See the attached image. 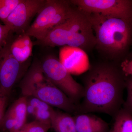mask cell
<instances>
[{"label":"cell","instance_id":"obj_1","mask_svg":"<svg viewBox=\"0 0 132 132\" xmlns=\"http://www.w3.org/2000/svg\"><path fill=\"white\" fill-rule=\"evenodd\" d=\"M126 78L120 64L105 61L90 65L82 77L84 95L78 113H100L114 118L124 102Z\"/></svg>","mask_w":132,"mask_h":132},{"label":"cell","instance_id":"obj_2","mask_svg":"<svg viewBox=\"0 0 132 132\" xmlns=\"http://www.w3.org/2000/svg\"><path fill=\"white\" fill-rule=\"evenodd\" d=\"M88 14L96 39L95 48L107 59L121 64L127 59L131 48L132 20Z\"/></svg>","mask_w":132,"mask_h":132},{"label":"cell","instance_id":"obj_3","mask_svg":"<svg viewBox=\"0 0 132 132\" xmlns=\"http://www.w3.org/2000/svg\"><path fill=\"white\" fill-rule=\"evenodd\" d=\"M74 6L63 22L36 43L44 46H67L85 52H91L95 48L96 39L89 14Z\"/></svg>","mask_w":132,"mask_h":132},{"label":"cell","instance_id":"obj_4","mask_svg":"<svg viewBox=\"0 0 132 132\" xmlns=\"http://www.w3.org/2000/svg\"><path fill=\"white\" fill-rule=\"evenodd\" d=\"M73 7L70 1L46 0L26 34L41 41L53 28L65 20Z\"/></svg>","mask_w":132,"mask_h":132},{"label":"cell","instance_id":"obj_5","mask_svg":"<svg viewBox=\"0 0 132 132\" xmlns=\"http://www.w3.org/2000/svg\"><path fill=\"white\" fill-rule=\"evenodd\" d=\"M41 64L43 71L48 80L79 106V102L84 95V88L82 85L73 79L59 59L53 55H49Z\"/></svg>","mask_w":132,"mask_h":132},{"label":"cell","instance_id":"obj_6","mask_svg":"<svg viewBox=\"0 0 132 132\" xmlns=\"http://www.w3.org/2000/svg\"><path fill=\"white\" fill-rule=\"evenodd\" d=\"M72 5L87 13L100 14L132 20V0H71Z\"/></svg>","mask_w":132,"mask_h":132},{"label":"cell","instance_id":"obj_7","mask_svg":"<svg viewBox=\"0 0 132 132\" xmlns=\"http://www.w3.org/2000/svg\"><path fill=\"white\" fill-rule=\"evenodd\" d=\"M46 0H21L3 23L10 28L12 33H26L34 16L40 11Z\"/></svg>","mask_w":132,"mask_h":132},{"label":"cell","instance_id":"obj_8","mask_svg":"<svg viewBox=\"0 0 132 132\" xmlns=\"http://www.w3.org/2000/svg\"><path fill=\"white\" fill-rule=\"evenodd\" d=\"M36 97L50 106L57 108L68 113H78V106L47 79L36 86L30 92L28 97Z\"/></svg>","mask_w":132,"mask_h":132},{"label":"cell","instance_id":"obj_9","mask_svg":"<svg viewBox=\"0 0 132 132\" xmlns=\"http://www.w3.org/2000/svg\"><path fill=\"white\" fill-rule=\"evenodd\" d=\"M10 42L0 61V88L9 96L21 73L22 64L15 59L10 51Z\"/></svg>","mask_w":132,"mask_h":132},{"label":"cell","instance_id":"obj_10","mask_svg":"<svg viewBox=\"0 0 132 132\" xmlns=\"http://www.w3.org/2000/svg\"><path fill=\"white\" fill-rule=\"evenodd\" d=\"M82 51L77 48L67 46L60 50L59 60L71 75L83 74L90 68L87 61L81 57Z\"/></svg>","mask_w":132,"mask_h":132},{"label":"cell","instance_id":"obj_11","mask_svg":"<svg viewBox=\"0 0 132 132\" xmlns=\"http://www.w3.org/2000/svg\"><path fill=\"white\" fill-rule=\"evenodd\" d=\"M77 132H108V123L100 118L89 113L78 114L73 116Z\"/></svg>","mask_w":132,"mask_h":132},{"label":"cell","instance_id":"obj_12","mask_svg":"<svg viewBox=\"0 0 132 132\" xmlns=\"http://www.w3.org/2000/svg\"><path fill=\"white\" fill-rule=\"evenodd\" d=\"M46 79L43 71L41 62H35L20 83L22 94L23 96L28 97L30 92L36 86Z\"/></svg>","mask_w":132,"mask_h":132},{"label":"cell","instance_id":"obj_13","mask_svg":"<svg viewBox=\"0 0 132 132\" xmlns=\"http://www.w3.org/2000/svg\"><path fill=\"white\" fill-rule=\"evenodd\" d=\"M33 46L30 36L26 33L21 34L12 41L10 46V52L17 61L23 63L32 55Z\"/></svg>","mask_w":132,"mask_h":132},{"label":"cell","instance_id":"obj_14","mask_svg":"<svg viewBox=\"0 0 132 132\" xmlns=\"http://www.w3.org/2000/svg\"><path fill=\"white\" fill-rule=\"evenodd\" d=\"M51 126L55 132H77L73 116L67 112L55 111Z\"/></svg>","mask_w":132,"mask_h":132},{"label":"cell","instance_id":"obj_15","mask_svg":"<svg viewBox=\"0 0 132 132\" xmlns=\"http://www.w3.org/2000/svg\"><path fill=\"white\" fill-rule=\"evenodd\" d=\"M27 98L22 96L16 100L9 109L13 114L17 120V125L12 131L21 130L27 123Z\"/></svg>","mask_w":132,"mask_h":132},{"label":"cell","instance_id":"obj_16","mask_svg":"<svg viewBox=\"0 0 132 132\" xmlns=\"http://www.w3.org/2000/svg\"><path fill=\"white\" fill-rule=\"evenodd\" d=\"M112 132H132V115L122 108L114 118Z\"/></svg>","mask_w":132,"mask_h":132},{"label":"cell","instance_id":"obj_17","mask_svg":"<svg viewBox=\"0 0 132 132\" xmlns=\"http://www.w3.org/2000/svg\"><path fill=\"white\" fill-rule=\"evenodd\" d=\"M21 0H0V20L3 22Z\"/></svg>","mask_w":132,"mask_h":132},{"label":"cell","instance_id":"obj_18","mask_svg":"<svg viewBox=\"0 0 132 132\" xmlns=\"http://www.w3.org/2000/svg\"><path fill=\"white\" fill-rule=\"evenodd\" d=\"M51 128V124L35 120L26 123L21 130L25 132H47Z\"/></svg>","mask_w":132,"mask_h":132},{"label":"cell","instance_id":"obj_19","mask_svg":"<svg viewBox=\"0 0 132 132\" xmlns=\"http://www.w3.org/2000/svg\"><path fill=\"white\" fill-rule=\"evenodd\" d=\"M17 125V120L13 114L9 109L6 112L3 120L1 131H11Z\"/></svg>","mask_w":132,"mask_h":132},{"label":"cell","instance_id":"obj_20","mask_svg":"<svg viewBox=\"0 0 132 132\" xmlns=\"http://www.w3.org/2000/svg\"><path fill=\"white\" fill-rule=\"evenodd\" d=\"M126 89L127 91V97L124 101L123 108L126 109L132 115V77L127 76Z\"/></svg>","mask_w":132,"mask_h":132},{"label":"cell","instance_id":"obj_21","mask_svg":"<svg viewBox=\"0 0 132 132\" xmlns=\"http://www.w3.org/2000/svg\"><path fill=\"white\" fill-rule=\"evenodd\" d=\"M55 111L53 109L50 110H36L34 116L36 120L51 125L52 116Z\"/></svg>","mask_w":132,"mask_h":132},{"label":"cell","instance_id":"obj_22","mask_svg":"<svg viewBox=\"0 0 132 132\" xmlns=\"http://www.w3.org/2000/svg\"><path fill=\"white\" fill-rule=\"evenodd\" d=\"M12 33L8 26L0 24V50L3 49L10 41L9 37Z\"/></svg>","mask_w":132,"mask_h":132},{"label":"cell","instance_id":"obj_23","mask_svg":"<svg viewBox=\"0 0 132 132\" xmlns=\"http://www.w3.org/2000/svg\"><path fill=\"white\" fill-rule=\"evenodd\" d=\"M27 98V103L37 110H50L53 109L52 106L40 99L34 97Z\"/></svg>","mask_w":132,"mask_h":132},{"label":"cell","instance_id":"obj_24","mask_svg":"<svg viewBox=\"0 0 132 132\" xmlns=\"http://www.w3.org/2000/svg\"><path fill=\"white\" fill-rule=\"evenodd\" d=\"M8 97L0 88V130H1L3 120L6 113L5 109Z\"/></svg>","mask_w":132,"mask_h":132},{"label":"cell","instance_id":"obj_25","mask_svg":"<svg viewBox=\"0 0 132 132\" xmlns=\"http://www.w3.org/2000/svg\"><path fill=\"white\" fill-rule=\"evenodd\" d=\"M120 67L126 76L132 77V59H126L121 63Z\"/></svg>","mask_w":132,"mask_h":132},{"label":"cell","instance_id":"obj_26","mask_svg":"<svg viewBox=\"0 0 132 132\" xmlns=\"http://www.w3.org/2000/svg\"><path fill=\"white\" fill-rule=\"evenodd\" d=\"M36 112V109L27 103V114L33 115L34 116Z\"/></svg>","mask_w":132,"mask_h":132},{"label":"cell","instance_id":"obj_27","mask_svg":"<svg viewBox=\"0 0 132 132\" xmlns=\"http://www.w3.org/2000/svg\"><path fill=\"white\" fill-rule=\"evenodd\" d=\"M6 48H4V49L3 50H1V51H0V61H1V59H2L3 56V54H4V52H5Z\"/></svg>","mask_w":132,"mask_h":132},{"label":"cell","instance_id":"obj_28","mask_svg":"<svg viewBox=\"0 0 132 132\" xmlns=\"http://www.w3.org/2000/svg\"><path fill=\"white\" fill-rule=\"evenodd\" d=\"M127 59H132V44L131 51H130V54H129V55H128V57Z\"/></svg>","mask_w":132,"mask_h":132},{"label":"cell","instance_id":"obj_29","mask_svg":"<svg viewBox=\"0 0 132 132\" xmlns=\"http://www.w3.org/2000/svg\"><path fill=\"white\" fill-rule=\"evenodd\" d=\"M10 132H25L23 130H16V131H12Z\"/></svg>","mask_w":132,"mask_h":132},{"label":"cell","instance_id":"obj_30","mask_svg":"<svg viewBox=\"0 0 132 132\" xmlns=\"http://www.w3.org/2000/svg\"><path fill=\"white\" fill-rule=\"evenodd\" d=\"M108 132H112V130H109V131Z\"/></svg>","mask_w":132,"mask_h":132},{"label":"cell","instance_id":"obj_31","mask_svg":"<svg viewBox=\"0 0 132 132\" xmlns=\"http://www.w3.org/2000/svg\"><path fill=\"white\" fill-rule=\"evenodd\" d=\"M0 50V51H1V50Z\"/></svg>","mask_w":132,"mask_h":132}]
</instances>
